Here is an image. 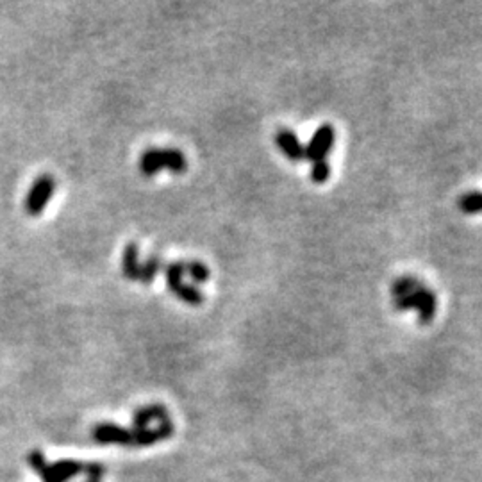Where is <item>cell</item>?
Returning a JSON list of instances; mask_svg holds the SVG:
<instances>
[{
  "label": "cell",
  "mask_w": 482,
  "mask_h": 482,
  "mask_svg": "<svg viewBox=\"0 0 482 482\" xmlns=\"http://www.w3.org/2000/svg\"><path fill=\"white\" fill-rule=\"evenodd\" d=\"M422 288H424V284H422V286L418 288L415 293H411V295H406V297H400V299H395L397 311H408V309H416V311H420V308H422Z\"/></svg>",
  "instance_id": "2e32d148"
},
{
  "label": "cell",
  "mask_w": 482,
  "mask_h": 482,
  "mask_svg": "<svg viewBox=\"0 0 482 482\" xmlns=\"http://www.w3.org/2000/svg\"><path fill=\"white\" fill-rule=\"evenodd\" d=\"M174 434L170 420L161 422L158 429H133V447H152L159 440H167Z\"/></svg>",
  "instance_id": "ba28073f"
},
{
  "label": "cell",
  "mask_w": 482,
  "mask_h": 482,
  "mask_svg": "<svg viewBox=\"0 0 482 482\" xmlns=\"http://www.w3.org/2000/svg\"><path fill=\"white\" fill-rule=\"evenodd\" d=\"M161 270H165L163 258H159V256L154 254V256H150V258L142 265V268H140V279H138V281H142L145 286H149V284L154 283V279L158 277V274Z\"/></svg>",
  "instance_id": "7c38bea8"
},
{
  "label": "cell",
  "mask_w": 482,
  "mask_h": 482,
  "mask_svg": "<svg viewBox=\"0 0 482 482\" xmlns=\"http://www.w3.org/2000/svg\"><path fill=\"white\" fill-rule=\"evenodd\" d=\"M436 308H438V300H436V293L427 288H422V308L418 311V320H420L422 325H429L431 322L434 320V315H436Z\"/></svg>",
  "instance_id": "8fae6325"
},
{
  "label": "cell",
  "mask_w": 482,
  "mask_h": 482,
  "mask_svg": "<svg viewBox=\"0 0 482 482\" xmlns=\"http://www.w3.org/2000/svg\"><path fill=\"white\" fill-rule=\"evenodd\" d=\"M165 277H167L168 290L174 293L179 300H183L188 306H202L204 304V293L193 284H186L183 277L186 275L184 261H174L165 266Z\"/></svg>",
  "instance_id": "7a4b0ae2"
},
{
  "label": "cell",
  "mask_w": 482,
  "mask_h": 482,
  "mask_svg": "<svg viewBox=\"0 0 482 482\" xmlns=\"http://www.w3.org/2000/svg\"><path fill=\"white\" fill-rule=\"evenodd\" d=\"M163 168L172 174H184L188 159L179 149H147L140 158V172L145 177H154Z\"/></svg>",
  "instance_id": "6da1fadb"
},
{
  "label": "cell",
  "mask_w": 482,
  "mask_h": 482,
  "mask_svg": "<svg viewBox=\"0 0 482 482\" xmlns=\"http://www.w3.org/2000/svg\"><path fill=\"white\" fill-rule=\"evenodd\" d=\"M84 468L86 466L81 465V463L65 459V461L54 463V465H47L40 472V477H42L43 482H67L75 475L83 474Z\"/></svg>",
  "instance_id": "52a82bcc"
},
{
  "label": "cell",
  "mask_w": 482,
  "mask_h": 482,
  "mask_svg": "<svg viewBox=\"0 0 482 482\" xmlns=\"http://www.w3.org/2000/svg\"><path fill=\"white\" fill-rule=\"evenodd\" d=\"M93 438L102 445L133 447V431L115 424H100L93 429Z\"/></svg>",
  "instance_id": "5b68a950"
},
{
  "label": "cell",
  "mask_w": 482,
  "mask_h": 482,
  "mask_svg": "<svg viewBox=\"0 0 482 482\" xmlns=\"http://www.w3.org/2000/svg\"><path fill=\"white\" fill-rule=\"evenodd\" d=\"M334 142H336V131H334L333 125H320L306 147V159L311 163L325 161L329 152L334 149Z\"/></svg>",
  "instance_id": "277c9868"
},
{
  "label": "cell",
  "mask_w": 482,
  "mask_h": 482,
  "mask_svg": "<svg viewBox=\"0 0 482 482\" xmlns=\"http://www.w3.org/2000/svg\"><path fill=\"white\" fill-rule=\"evenodd\" d=\"M184 268H186V275H190L195 284L208 283L209 277H211V272H209L208 265H204L202 261H184Z\"/></svg>",
  "instance_id": "4fadbf2b"
},
{
  "label": "cell",
  "mask_w": 482,
  "mask_h": 482,
  "mask_svg": "<svg viewBox=\"0 0 482 482\" xmlns=\"http://www.w3.org/2000/svg\"><path fill=\"white\" fill-rule=\"evenodd\" d=\"M274 142L275 145L279 147V150H281L290 161L299 163L306 159V147H304V143L300 142L299 136L291 129L281 127V129L275 133Z\"/></svg>",
  "instance_id": "8992f818"
},
{
  "label": "cell",
  "mask_w": 482,
  "mask_h": 482,
  "mask_svg": "<svg viewBox=\"0 0 482 482\" xmlns=\"http://www.w3.org/2000/svg\"><path fill=\"white\" fill-rule=\"evenodd\" d=\"M29 465L33 470H36L38 474L45 468L49 463H47L45 456H43V452H40V450H34V452L29 454Z\"/></svg>",
  "instance_id": "ac0fdd59"
},
{
  "label": "cell",
  "mask_w": 482,
  "mask_h": 482,
  "mask_svg": "<svg viewBox=\"0 0 482 482\" xmlns=\"http://www.w3.org/2000/svg\"><path fill=\"white\" fill-rule=\"evenodd\" d=\"M84 470L88 474V482H100V479L104 475V468L100 465H88Z\"/></svg>",
  "instance_id": "d6986e66"
},
{
  "label": "cell",
  "mask_w": 482,
  "mask_h": 482,
  "mask_svg": "<svg viewBox=\"0 0 482 482\" xmlns=\"http://www.w3.org/2000/svg\"><path fill=\"white\" fill-rule=\"evenodd\" d=\"M458 206L466 215H474V213L482 211V192H472L459 197Z\"/></svg>",
  "instance_id": "9a60e30c"
},
{
  "label": "cell",
  "mask_w": 482,
  "mask_h": 482,
  "mask_svg": "<svg viewBox=\"0 0 482 482\" xmlns=\"http://www.w3.org/2000/svg\"><path fill=\"white\" fill-rule=\"evenodd\" d=\"M158 420L159 424L161 422L170 420L168 418V411L165 406H159V404H152V406H147V408L138 409L134 413V429H147L149 427L150 422Z\"/></svg>",
  "instance_id": "9c48e42d"
},
{
  "label": "cell",
  "mask_w": 482,
  "mask_h": 482,
  "mask_svg": "<svg viewBox=\"0 0 482 482\" xmlns=\"http://www.w3.org/2000/svg\"><path fill=\"white\" fill-rule=\"evenodd\" d=\"M329 177H331V165H329L327 159H325V161L313 163L311 179L315 181V183H325V181H329Z\"/></svg>",
  "instance_id": "e0dca14e"
},
{
  "label": "cell",
  "mask_w": 482,
  "mask_h": 482,
  "mask_svg": "<svg viewBox=\"0 0 482 482\" xmlns=\"http://www.w3.org/2000/svg\"><path fill=\"white\" fill-rule=\"evenodd\" d=\"M140 249H138L136 241L127 243L124 250V258H122V272L127 281H138L140 279Z\"/></svg>",
  "instance_id": "30bf717a"
},
{
  "label": "cell",
  "mask_w": 482,
  "mask_h": 482,
  "mask_svg": "<svg viewBox=\"0 0 482 482\" xmlns=\"http://www.w3.org/2000/svg\"><path fill=\"white\" fill-rule=\"evenodd\" d=\"M422 286L420 281H416L415 277H400L397 279L395 283H393V286H391V291H393V297L395 299H400V297H406V295H411V293H415L418 288Z\"/></svg>",
  "instance_id": "5bb4252c"
},
{
  "label": "cell",
  "mask_w": 482,
  "mask_h": 482,
  "mask_svg": "<svg viewBox=\"0 0 482 482\" xmlns=\"http://www.w3.org/2000/svg\"><path fill=\"white\" fill-rule=\"evenodd\" d=\"M56 192V181L52 175H40L31 186L27 199H25V209L31 217H40L49 206L50 199Z\"/></svg>",
  "instance_id": "3957f363"
}]
</instances>
